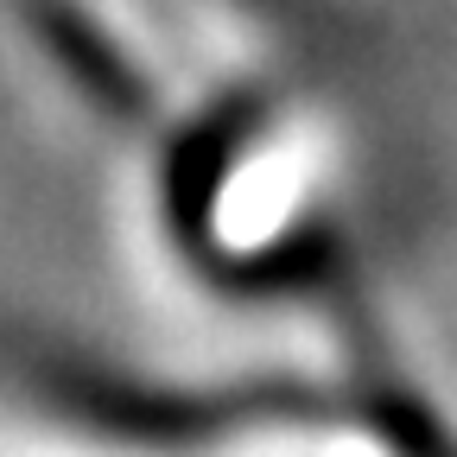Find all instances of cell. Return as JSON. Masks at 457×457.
<instances>
[{
	"label": "cell",
	"mask_w": 457,
	"mask_h": 457,
	"mask_svg": "<svg viewBox=\"0 0 457 457\" xmlns=\"http://www.w3.org/2000/svg\"><path fill=\"white\" fill-rule=\"evenodd\" d=\"M261 7H273V0H261Z\"/></svg>",
	"instance_id": "cell-2"
},
{
	"label": "cell",
	"mask_w": 457,
	"mask_h": 457,
	"mask_svg": "<svg viewBox=\"0 0 457 457\" xmlns=\"http://www.w3.org/2000/svg\"><path fill=\"white\" fill-rule=\"evenodd\" d=\"M64 407L83 413L96 432L140 438V445H197L228 438L254 426H337L356 420L324 394L299 387H236V394H146V387H114L102 375H77L64 387Z\"/></svg>",
	"instance_id": "cell-1"
}]
</instances>
